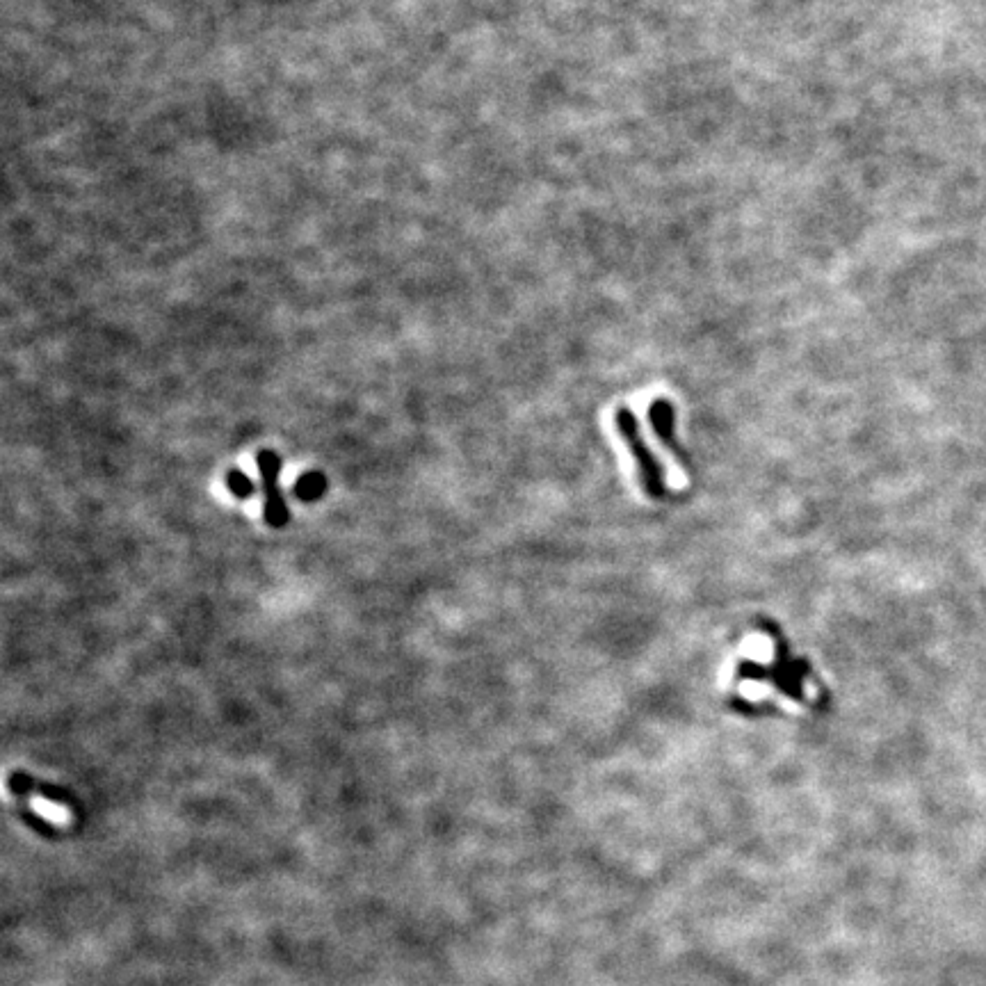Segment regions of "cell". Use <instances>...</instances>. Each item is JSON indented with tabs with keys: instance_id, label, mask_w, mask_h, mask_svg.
<instances>
[{
	"instance_id": "obj_5",
	"label": "cell",
	"mask_w": 986,
	"mask_h": 986,
	"mask_svg": "<svg viewBox=\"0 0 986 986\" xmlns=\"http://www.w3.org/2000/svg\"><path fill=\"white\" fill-rule=\"evenodd\" d=\"M226 487H229V491L233 493V496L242 498V500L252 498L254 491H256L254 482L249 480V475L238 471V468H231L229 475H226Z\"/></svg>"
},
{
	"instance_id": "obj_4",
	"label": "cell",
	"mask_w": 986,
	"mask_h": 986,
	"mask_svg": "<svg viewBox=\"0 0 986 986\" xmlns=\"http://www.w3.org/2000/svg\"><path fill=\"white\" fill-rule=\"evenodd\" d=\"M325 489H327V480L322 473H304L295 484L297 498L306 500V503H309V500H318L322 493H325Z\"/></svg>"
},
{
	"instance_id": "obj_3",
	"label": "cell",
	"mask_w": 986,
	"mask_h": 986,
	"mask_svg": "<svg viewBox=\"0 0 986 986\" xmlns=\"http://www.w3.org/2000/svg\"><path fill=\"white\" fill-rule=\"evenodd\" d=\"M10 788L14 792H19V795H28V792H35V795H42L46 799H51V802H67V795L60 788H55L51 786V783H42V781H35L32 777H28V774H23V772H14L12 777H10Z\"/></svg>"
},
{
	"instance_id": "obj_1",
	"label": "cell",
	"mask_w": 986,
	"mask_h": 986,
	"mask_svg": "<svg viewBox=\"0 0 986 986\" xmlns=\"http://www.w3.org/2000/svg\"><path fill=\"white\" fill-rule=\"evenodd\" d=\"M614 425H617V432L621 434V439L626 441V446L633 455L637 464V475H640L642 489L649 498L665 500L667 498V487H665V471L658 462V457L653 455L651 448L646 446L642 427L637 423L635 414L626 407H621L614 411Z\"/></svg>"
},
{
	"instance_id": "obj_2",
	"label": "cell",
	"mask_w": 986,
	"mask_h": 986,
	"mask_svg": "<svg viewBox=\"0 0 986 986\" xmlns=\"http://www.w3.org/2000/svg\"><path fill=\"white\" fill-rule=\"evenodd\" d=\"M258 471L263 475V491H265V523L272 528H284L290 521L288 505L281 491L279 475H281V457L272 450H261L256 455Z\"/></svg>"
}]
</instances>
